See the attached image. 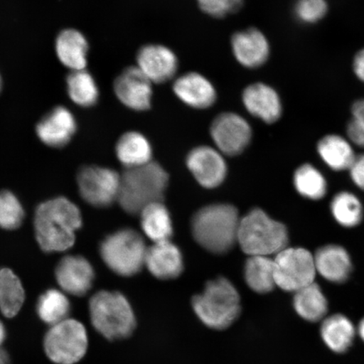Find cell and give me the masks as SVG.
Segmentation results:
<instances>
[{
	"instance_id": "9",
	"label": "cell",
	"mask_w": 364,
	"mask_h": 364,
	"mask_svg": "<svg viewBox=\"0 0 364 364\" xmlns=\"http://www.w3.org/2000/svg\"><path fill=\"white\" fill-rule=\"evenodd\" d=\"M273 261L275 284L282 290L294 294L315 283V260L307 249L288 247L277 253Z\"/></svg>"
},
{
	"instance_id": "20",
	"label": "cell",
	"mask_w": 364,
	"mask_h": 364,
	"mask_svg": "<svg viewBox=\"0 0 364 364\" xmlns=\"http://www.w3.org/2000/svg\"><path fill=\"white\" fill-rule=\"evenodd\" d=\"M144 266L159 280L176 279L183 272V257L175 244L162 241L147 249Z\"/></svg>"
},
{
	"instance_id": "23",
	"label": "cell",
	"mask_w": 364,
	"mask_h": 364,
	"mask_svg": "<svg viewBox=\"0 0 364 364\" xmlns=\"http://www.w3.org/2000/svg\"><path fill=\"white\" fill-rule=\"evenodd\" d=\"M115 151L118 161L125 169L142 166L152 161L151 144L139 132L129 131L122 134L117 140Z\"/></svg>"
},
{
	"instance_id": "12",
	"label": "cell",
	"mask_w": 364,
	"mask_h": 364,
	"mask_svg": "<svg viewBox=\"0 0 364 364\" xmlns=\"http://www.w3.org/2000/svg\"><path fill=\"white\" fill-rule=\"evenodd\" d=\"M153 83L136 65L121 72L113 83L114 94L127 108L134 112L149 111L152 107Z\"/></svg>"
},
{
	"instance_id": "41",
	"label": "cell",
	"mask_w": 364,
	"mask_h": 364,
	"mask_svg": "<svg viewBox=\"0 0 364 364\" xmlns=\"http://www.w3.org/2000/svg\"><path fill=\"white\" fill-rule=\"evenodd\" d=\"M6 327H4L3 322L0 321V348H1L4 341H6Z\"/></svg>"
},
{
	"instance_id": "38",
	"label": "cell",
	"mask_w": 364,
	"mask_h": 364,
	"mask_svg": "<svg viewBox=\"0 0 364 364\" xmlns=\"http://www.w3.org/2000/svg\"><path fill=\"white\" fill-rule=\"evenodd\" d=\"M348 171L353 183L364 191V154L355 158Z\"/></svg>"
},
{
	"instance_id": "35",
	"label": "cell",
	"mask_w": 364,
	"mask_h": 364,
	"mask_svg": "<svg viewBox=\"0 0 364 364\" xmlns=\"http://www.w3.org/2000/svg\"><path fill=\"white\" fill-rule=\"evenodd\" d=\"M328 4L326 0H297L294 6V14L304 24H315L326 16Z\"/></svg>"
},
{
	"instance_id": "17",
	"label": "cell",
	"mask_w": 364,
	"mask_h": 364,
	"mask_svg": "<svg viewBox=\"0 0 364 364\" xmlns=\"http://www.w3.org/2000/svg\"><path fill=\"white\" fill-rule=\"evenodd\" d=\"M172 90L186 106L206 110L217 102L218 93L210 80L198 72H188L173 81Z\"/></svg>"
},
{
	"instance_id": "6",
	"label": "cell",
	"mask_w": 364,
	"mask_h": 364,
	"mask_svg": "<svg viewBox=\"0 0 364 364\" xmlns=\"http://www.w3.org/2000/svg\"><path fill=\"white\" fill-rule=\"evenodd\" d=\"M91 323L97 331L110 341L124 340L133 335L136 320L133 307L117 291H100L90 299Z\"/></svg>"
},
{
	"instance_id": "22",
	"label": "cell",
	"mask_w": 364,
	"mask_h": 364,
	"mask_svg": "<svg viewBox=\"0 0 364 364\" xmlns=\"http://www.w3.org/2000/svg\"><path fill=\"white\" fill-rule=\"evenodd\" d=\"M90 45L80 31L67 28L60 31L55 40L58 61L70 71L86 70Z\"/></svg>"
},
{
	"instance_id": "31",
	"label": "cell",
	"mask_w": 364,
	"mask_h": 364,
	"mask_svg": "<svg viewBox=\"0 0 364 364\" xmlns=\"http://www.w3.org/2000/svg\"><path fill=\"white\" fill-rule=\"evenodd\" d=\"M36 309L40 320L52 326L68 318L71 304L63 291L51 289L40 296Z\"/></svg>"
},
{
	"instance_id": "44",
	"label": "cell",
	"mask_w": 364,
	"mask_h": 364,
	"mask_svg": "<svg viewBox=\"0 0 364 364\" xmlns=\"http://www.w3.org/2000/svg\"><path fill=\"white\" fill-rule=\"evenodd\" d=\"M2 89H3V79H2L1 74H0V94H1Z\"/></svg>"
},
{
	"instance_id": "43",
	"label": "cell",
	"mask_w": 364,
	"mask_h": 364,
	"mask_svg": "<svg viewBox=\"0 0 364 364\" xmlns=\"http://www.w3.org/2000/svg\"><path fill=\"white\" fill-rule=\"evenodd\" d=\"M358 333L359 336H360V338L364 341V317L362 318L361 321L359 322Z\"/></svg>"
},
{
	"instance_id": "8",
	"label": "cell",
	"mask_w": 364,
	"mask_h": 364,
	"mask_svg": "<svg viewBox=\"0 0 364 364\" xmlns=\"http://www.w3.org/2000/svg\"><path fill=\"white\" fill-rule=\"evenodd\" d=\"M87 331L74 318L52 326L44 336L43 347L48 358L57 364H75L87 353Z\"/></svg>"
},
{
	"instance_id": "40",
	"label": "cell",
	"mask_w": 364,
	"mask_h": 364,
	"mask_svg": "<svg viewBox=\"0 0 364 364\" xmlns=\"http://www.w3.org/2000/svg\"><path fill=\"white\" fill-rule=\"evenodd\" d=\"M353 117L356 118L364 124V98L358 99L352 105Z\"/></svg>"
},
{
	"instance_id": "1",
	"label": "cell",
	"mask_w": 364,
	"mask_h": 364,
	"mask_svg": "<svg viewBox=\"0 0 364 364\" xmlns=\"http://www.w3.org/2000/svg\"><path fill=\"white\" fill-rule=\"evenodd\" d=\"M80 208L70 199L59 197L41 203L35 213L36 239L47 253L63 252L75 243L81 226Z\"/></svg>"
},
{
	"instance_id": "36",
	"label": "cell",
	"mask_w": 364,
	"mask_h": 364,
	"mask_svg": "<svg viewBox=\"0 0 364 364\" xmlns=\"http://www.w3.org/2000/svg\"><path fill=\"white\" fill-rule=\"evenodd\" d=\"M198 6L206 15L224 19L241 10L244 0H197Z\"/></svg>"
},
{
	"instance_id": "24",
	"label": "cell",
	"mask_w": 364,
	"mask_h": 364,
	"mask_svg": "<svg viewBox=\"0 0 364 364\" xmlns=\"http://www.w3.org/2000/svg\"><path fill=\"white\" fill-rule=\"evenodd\" d=\"M320 331L327 348L338 354L348 351L356 336L353 323L341 314L326 317L321 321Z\"/></svg>"
},
{
	"instance_id": "7",
	"label": "cell",
	"mask_w": 364,
	"mask_h": 364,
	"mask_svg": "<svg viewBox=\"0 0 364 364\" xmlns=\"http://www.w3.org/2000/svg\"><path fill=\"white\" fill-rule=\"evenodd\" d=\"M147 249L143 236L127 228L107 235L100 245V254L109 269L130 277L143 269Z\"/></svg>"
},
{
	"instance_id": "4",
	"label": "cell",
	"mask_w": 364,
	"mask_h": 364,
	"mask_svg": "<svg viewBox=\"0 0 364 364\" xmlns=\"http://www.w3.org/2000/svg\"><path fill=\"white\" fill-rule=\"evenodd\" d=\"M196 316L208 328L223 331L237 321L241 313L240 295L226 277L208 281L201 294L192 299Z\"/></svg>"
},
{
	"instance_id": "34",
	"label": "cell",
	"mask_w": 364,
	"mask_h": 364,
	"mask_svg": "<svg viewBox=\"0 0 364 364\" xmlns=\"http://www.w3.org/2000/svg\"><path fill=\"white\" fill-rule=\"evenodd\" d=\"M24 218V208L16 196L10 191H0V228L6 230H16Z\"/></svg>"
},
{
	"instance_id": "2",
	"label": "cell",
	"mask_w": 364,
	"mask_h": 364,
	"mask_svg": "<svg viewBox=\"0 0 364 364\" xmlns=\"http://www.w3.org/2000/svg\"><path fill=\"white\" fill-rule=\"evenodd\" d=\"M240 218L234 205L215 203L207 205L191 220V230L196 242L215 255L230 252L237 244Z\"/></svg>"
},
{
	"instance_id": "26",
	"label": "cell",
	"mask_w": 364,
	"mask_h": 364,
	"mask_svg": "<svg viewBox=\"0 0 364 364\" xmlns=\"http://www.w3.org/2000/svg\"><path fill=\"white\" fill-rule=\"evenodd\" d=\"M293 306L298 316L309 322L322 321L328 312V301L316 282L294 293Z\"/></svg>"
},
{
	"instance_id": "33",
	"label": "cell",
	"mask_w": 364,
	"mask_h": 364,
	"mask_svg": "<svg viewBox=\"0 0 364 364\" xmlns=\"http://www.w3.org/2000/svg\"><path fill=\"white\" fill-rule=\"evenodd\" d=\"M294 186L300 196L313 201L325 198L327 193L325 176L311 164H304L296 169Z\"/></svg>"
},
{
	"instance_id": "32",
	"label": "cell",
	"mask_w": 364,
	"mask_h": 364,
	"mask_svg": "<svg viewBox=\"0 0 364 364\" xmlns=\"http://www.w3.org/2000/svg\"><path fill=\"white\" fill-rule=\"evenodd\" d=\"M330 209L336 222L348 229L358 226L363 220L364 209L360 200L347 191L334 196Z\"/></svg>"
},
{
	"instance_id": "5",
	"label": "cell",
	"mask_w": 364,
	"mask_h": 364,
	"mask_svg": "<svg viewBox=\"0 0 364 364\" xmlns=\"http://www.w3.org/2000/svg\"><path fill=\"white\" fill-rule=\"evenodd\" d=\"M289 230L261 208H253L240 218L237 243L249 257H270L288 247Z\"/></svg>"
},
{
	"instance_id": "11",
	"label": "cell",
	"mask_w": 364,
	"mask_h": 364,
	"mask_svg": "<svg viewBox=\"0 0 364 364\" xmlns=\"http://www.w3.org/2000/svg\"><path fill=\"white\" fill-rule=\"evenodd\" d=\"M209 131L216 149L227 156L242 154L252 142L253 135L248 121L233 112L218 114Z\"/></svg>"
},
{
	"instance_id": "25",
	"label": "cell",
	"mask_w": 364,
	"mask_h": 364,
	"mask_svg": "<svg viewBox=\"0 0 364 364\" xmlns=\"http://www.w3.org/2000/svg\"><path fill=\"white\" fill-rule=\"evenodd\" d=\"M317 152L323 162L335 171H348L356 154L348 139L339 134H327L317 144Z\"/></svg>"
},
{
	"instance_id": "30",
	"label": "cell",
	"mask_w": 364,
	"mask_h": 364,
	"mask_svg": "<svg viewBox=\"0 0 364 364\" xmlns=\"http://www.w3.org/2000/svg\"><path fill=\"white\" fill-rule=\"evenodd\" d=\"M26 294L19 277L9 268H0V311L13 318L24 304Z\"/></svg>"
},
{
	"instance_id": "18",
	"label": "cell",
	"mask_w": 364,
	"mask_h": 364,
	"mask_svg": "<svg viewBox=\"0 0 364 364\" xmlns=\"http://www.w3.org/2000/svg\"><path fill=\"white\" fill-rule=\"evenodd\" d=\"M242 103L250 115L267 124H275L283 116L284 107L279 94L263 82H256L244 89Z\"/></svg>"
},
{
	"instance_id": "3",
	"label": "cell",
	"mask_w": 364,
	"mask_h": 364,
	"mask_svg": "<svg viewBox=\"0 0 364 364\" xmlns=\"http://www.w3.org/2000/svg\"><path fill=\"white\" fill-rule=\"evenodd\" d=\"M169 175L159 163L127 168L120 178L117 203L131 215H139L149 205L163 202Z\"/></svg>"
},
{
	"instance_id": "13",
	"label": "cell",
	"mask_w": 364,
	"mask_h": 364,
	"mask_svg": "<svg viewBox=\"0 0 364 364\" xmlns=\"http://www.w3.org/2000/svg\"><path fill=\"white\" fill-rule=\"evenodd\" d=\"M136 66L153 84H165L174 79L179 68L176 54L165 45L149 43L136 53Z\"/></svg>"
},
{
	"instance_id": "39",
	"label": "cell",
	"mask_w": 364,
	"mask_h": 364,
	"mask_svg": "<svg viewBox=\"0 0 364 364\" xmlns=\"http://www.w3.org/2000/svg\"><path fill=\"white\" fill-rule=\"evenodd\" d=\"M353 70L357 78L364 83V48L359 50L353 58Z\"/></svg>"
},
{
	"instance_id": "28",
	"label": "cell",
	"mask_w": 364,
	"mask_h": 364,
	"mask_svg": "<svg viewBox=\"0 0 364 364\" xmlns=\"http://www.w3.org/2000/svg\"><path fill=\"white\" fill-rule=\"evenodd\" d=\"M139 215L141 228L154 243L170 240L172 237L171 217L169 210L162 202L149 205Z\"/></svg>"
},
{
	"instance_id": "19",
	"label": "cell",
	"mask_w": 364,
	"mask_h": 364,
	"mask_svg": "<svg viewBox=\"0 0 364 364\" xmlns=\"http://www.w3.org/2000/svg\"><path fill=\"white\" fill-rule=\"evenodd\" d=\"M55 277L63 292L82 297L92 288L95 274L87 259L82 256H66L58 263Z\"/></svg>"
},
{
	"instance_id": "29",
	"label": "cell",
	"mask_w": 364,
	"mask_h": 364,
	"mask_svg": "<svg viewBox=\"0 0 364 364\" xmlns=\"http://www.w3.org/2000/svg\"><path fill=\"white\" fill-rule=\"evenodd\" d=\"M245 283L255 293L266 294L275 289L274 261L270 257L252 256L244 266Z\"/></svg>"
},
{
	"instance_id": "14",
	"label": "cell",
	"mask_w": 364,
	"mask_h": 364,
	"mask_svg": "<svg viewBox=\"0 0 364 364\" xmlns=\"http://www.w3.org/2000/svg\"><path fill=\"white\" fill-rule=\"evenodd\" d=\"M186 166L204 188L215 189L225 181L228 167L223 154L215 148L201 145L188 153Z\"/></svg>"
},
{
	"instance_id": "27",
	"label": "cell",
	"mask_w": 364,
	"mask_h": 364,
	"mask_svg": "<svg viewBox=\"0 0 364 364\" xmlns=\"http://www.w3.org/2000/svg\"><path fill=\"white\" fill-rule=\"evenodd\" d=\"M65 82L68 97L76 106L90 108L98 103L99 86L88 70L70 71Z\"/></svg>"
},
{
	"instance_id": "15",
	"label": "cell",
	"mask_w": 364,
	"mask_h": 364,
	"mask_svg": "<svg viewBox=\"0 0 364 364\" xmlns=\"http://www.w3.org/2000/svg\"><path fill=\"white\" fill-rule=\"evenodd\" d=\"M78 124L74 113L65 106L54 107L36 125L41 142L53 149L67 146L76 134Z\"/></svg>"
},
{
	"instance_id": "10",
	"label": "cell",
	"mask_w": 364,
	"mask_h": 364,
	"mask_svg": "<svg viewBox=\"0 0 364 364\" xmlns=\"http://www.w3.org/2000/svg\"><path fill=\"white\" fill-rule=\"evenodd\" d=\"M121 175L110 168L82 167L77 175L80 197L95 208L110 207L117 201Z\"/></svg>"
},
{
	"instance_id": "21",
	"label": "cell",
	"mask_w": 364,
	"mask_h": 364,
	"mask_svg": "<svg viewBox=\"0 0 364 364\" xmlns=\"http://www.w3.org/2000/svg\"><path fill=\"white\" fill-rule=\"evenodd\" d=\"M314 260L318 274L331 283H346L353 272L351 256L339 245H323L314 255Z\"/></svg>"
},
{
	"instance_id": "42",
	"label": "cell",
	"mask_w": 364,
	"mask_h": 364,
	"mask_svg": "<svg viewBox=\"0 0 364 364\" xmlns=\"http://www.w3.org/2000/svg\"><path fill=\"white\" fill-rule=\"evenodd\" d=\"M0 364H10L8 353L1 348H0Z\"/></svg>"
},
{
	"instance_id": "37",
	"label": "cell",
	"mask_w": 364,
	"mask_h": 364,
	"mask_svg": "<svg viewBox=\"0 0 364 364\" xmlns=\"http://www.w3.org/2000/svg\"><path fill=\"white\" fill-rule=\"evenodd\" d=\"M347 135L350 143L364 149V124L353 117L347 125Z\"/></svg>"
},
{
	"instance_id": "16",
	"label": "cell",
	"mask_w": 364,
	"mask_h": 364,
	"mask_svg": "<svg viewBox=\"0 0 364 364\" xmlns=\"http://www.w3.org/2000/svg\"><path fill=\"white\" fill-rule=\"evenodd\" d=\"M232 53L240 65L249 70L262 67L271 55V46L262 31L250 27L231 36Z\"/></svg>"
}]
</instances>
